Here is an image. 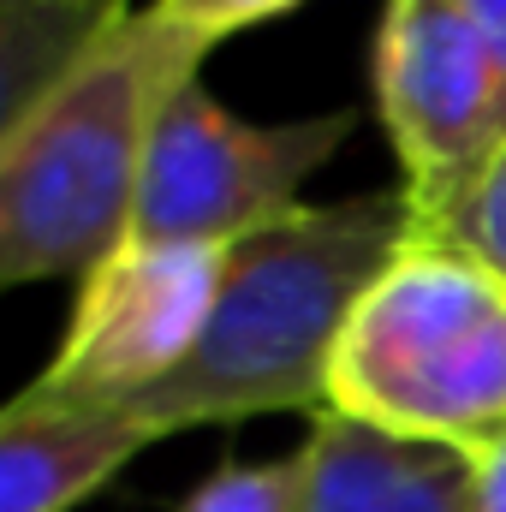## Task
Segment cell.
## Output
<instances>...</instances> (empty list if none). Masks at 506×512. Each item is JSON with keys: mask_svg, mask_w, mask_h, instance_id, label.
I'll list each match as a JSON object with an SVG mask.
<instances>
[{"mask_svg": "<svg viewBox=\"0 0 506 512\" xmlns=\"http://www.w3.org/2000/svg\"><path fill=\"white\" fill-rule=\"evenodd\" d=\"M459 18H465V30L495 54V66L506 72V0H447Z\"/></svg>", "mask_w": 506, "mask_h": 512, "instance_id": "cell-13", "label": "cell"}, {"mask_svg": "<svg viewBox=\"0 0 506 512\" xmlns=\"http://www.w3.org/2000/svg\"><path fill=\"white\" fill-rule=\"evenodd\" d=\"M203 60L209 42L126 6L0 137V292L84 280L126 245L149 120L173 84L203 78Z\"/></svg>", "mask_w": 506, "mask_h": 512, "instance_id": "cell-2", "label": "cell"}, {"mask_svg": "<svg viewBox=\"0 0 506 512\" xmlns=\"http://www.w3.org/2000/svg\"><path fill=\"white\" fill-rule=\"evenodd\" d=\"M352 131V108L251 126L221 96H209L203 78H185L161 96L143 137L131 239L227 251L304 209V179H316Z\"/></svg>", "mask_w": 506, "mask_h": 512, "instance_id": "cell-4", "label": "cell"}, {"mask_svg": "<svg viewBox=\"0 0 506 512\" xmlns=\"http://www.w3.org/2000/svg\"><path fill=\"white\" fill-rule=\"evenodd\" d=\"M221 274H227V251L215 245L126 239L78 280L60 352L36 382L90 405L143 399L149 387H161L173 370L191 364L215 316Z\"/></svg>", "mask_w": 506, "mask_h": 512, "instance_id": "cell-6", "label": "cell"}, {"mask_svg": "<svg viewBox=\"0 0 506 512\" xmlns=\"http://www.w3.org/2000/svg\"><path fill=\"white\" fill-rule=\"evenodd\" d=\"M370 84L423 227L453 209L501 155L506 72L447 0H381Z\"/></svg>", "mask_w": 506, "mask_h": 512, "instance_id": "cell-5", "label": "cell"}, {"mask_svg": "<svg viewBox=\"0 0 506 512\" xmlns=\"http://www.w3.org/2000/svg\"><path fill=\"white\" fill-rule=\"evenodd\" d=\"M328 411L477 459L506 435V280L411 239L334 346Z\"/></svg>", "mask_w": 506, "mask_h": 512, "instance_id": "cell-3", "label": "cell"}, {"mask_svg": "<svg viewBox=\"0 0 506 512\" xmlns=\"http://www.w3.org/2000/svg\"><path fill=\"white\" fill-rule=\"evenodd\" d=\"M131 0H0V137L18 126Z\"/></svg>", "mask_w": 506, "mask_h": 512, "instance_id": "cell-9", "label": "cell"}, {"mask_svg": "<svg viewBox=\"0 0 506 512\" xmlns=\"http://www.w3.org/2000/svg\"><path fill=\"white\" fill-rule=\"evenodd\" d=\"M417 239L471 256V262H483L489 274L506 280V143H501V155L483 167V179L453 209H441L435 221L417 227Z\"/></svg>", "mask_w": 506, "mask_h": 512, "instance_id": "cell-11", "label": "cell"}, {"mask_svg": "<svg viewBox=\"0 0 506 512\" xmlns=\"http://www.w3.org/2000/svg\"><path fill=\"white\" fill-rule=\"evenodd\" d=\"M304 512H471L477 459L435 441H399L352 417H310Z\"/></svg>", "mask_w": 506, "mask_h": 512, "instance_id": "cell-8", "label": "cell"}, {"mask_svg": "<svg viewBox=\"0 0 506 512\" xmlns=\"http://www.w3.org/2000/svg\"><path fill=\"white\" fill-rule=\"evenodd\" d=\"M471 512H506V435L477 453V471H471Z\"/></svg>", "mask_w": 506, "mask_h": 512, "instance_id": "cell-14", "label": "cell"}, {"mask_svg": "<svg viewBox=\"0 0 506 512\" xmlns=\"http://www.w3.org/2000/svg\"><path fill=\"white\" fill-rule=\"evenodd\" d=\"M310 495V447H292L286 459L262 465H215L179 512H304Z\"/></svg>", "mask_w": 506, "mask_h": 512, "instance_id": "cell-10", "label": "cell"}, {"mask_svg": "<svg viewBox=\"0 0 506 512\" xmlns=\"http://www.w3.org/2000/svg\"><path fill=\"white\" fill-rule=\"evenodd\" d=\"M417 239V209L399 191L304 203L286 221L227 245L215 316L185 370L126 411L161 435L245 423L268 411H328V364L381 268Z\"/></svg>", "mask_w": 506, "mask_h": 512, "instance_id": "cell-1", "label": "cell"}, {"mask_svg": "<svg viewBox=\"0 0 506 512\" xmlns=\"http://www.w3.org/2000/svg\"><path fill=\"white\" fill-rule=\"evenodd\" d=\"M292 6H304V0H149V12L161 24H173V30H185V36H197L209 48L251 30V24H268V18L292 12Z\"/></svg>", "mask_w": 506, "mask_h": 512, "instance_id": "cell-12", "label": "cell"}, {"mask_svg": "<svg viewBox=\"0 0 506 512\" xmlns=\"http://www.w3.org/2000/svg\"><path fill=\"white\" fill-rule=\"evenodd\" d=\"M155 429L126 405H90L30 382L0 405V512H72L108 489Z\"/></svg>", "mask_w": 506, "mask_h": 512, "instance_id": "cell-7", "label": "cell"}]
</instances>
